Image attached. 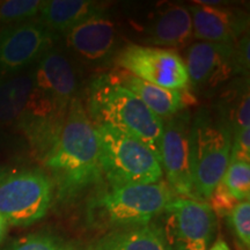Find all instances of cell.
Here are the masks:
<instances>
[{
  "instance_id": "6da1fadb",
  "label": "cell",
  "mask_w": 250,
  "mask_h": 250,
  "mask_svg": "<svg viewBox=\"0 0 250 250\" xmlns=\"http://www.w3.org/2000/svg\"><path fill=\"white\" fill-rule=\"evenodd\" d=\"M42 161L59 201H70L101 181L98 133L78 98L71 101L58 138Z\"/></svg>"
},
{
  "instance_id": "7a4b0ae2",
  "label": "cell",
  "mask_w": 250,
  "mask_h": 250,
  "mask_svg": "<svg viewBox=\"0 0 250 250\" xmlns=\"http://www.w3.org/2000/svg\"><path fill=\"white\" fill-rule=\"evenodd\" d=\"M86 111L94 126H110L129 134L147 146L161 161L164 121L107 73L90 81Z\"/></svg>"
},
{
  "instance_id": "3957f363",
  "label": "cell",
  "mask_w": 250,
  "mask_h": 250,
  "mask_svg": "<svg viewBox=\"0 0 250 250\" xmlns=\"http://www.w3.org/2000/svg\"><path fill=\"white\" fill-rule=\"evenodd\" d=\"M99 161L111 189L161 181L160 162L147 146L110 126H95Z\"/></svg>"
},
{
  "instance_id": "277c9868",
  "label": "cell",
  "mask_w": 250,
  "mask_h": 250,
  "mask_svg": "<svg viewBox=\"0 0 250 250\" xmlns=\"http://www.w3.org/2000/svg\"><path fill=\"white\" fill-rule=\"evenodd\" d=\"M232 133L208 109L191 121V169L196 201L206 202L223 179L230 159Z\"/></svg>"
},
{
  "instance_id": "5b68a950",
  "label": "cell",
  "mask_w": 250,
  "mask_h": 250,
  "mask_svg": "<svg viewBox=\"0 0 250 250\" xmlns=\"http://www.w3.org/2000/svg\"><path fill=\"white\" fill-rule=\"evenodd\" d=\"M175 193L165 181L111 189L93 203V218L107 226H144L161 213Z\"/></svg>"
},
{
  "instance_id": "8992f818",
  "label": "cell",
  "mask_w": 250,
  "mask_h": 250,
  "mask_svg": "<svg viewBox=\"0 0 250 250\" xmlns=\"http://www.w3.org/2000/svg\"><path fill=\"white\" fill-rule=\"evenodd\" d=\"M152 225L165 250H208L217 230V215L208 202L175 196Z\"/></svg>"
},
{
  "instance_id": "52a82bcc",
  "label": "cell",
  "mask_w": 250,
  "mask_h": 250,
  "mask_svg": "<svg viewBox=\"0 0 250 250\" xmlns=\"http://www.w3.org/2000/svg\"><path fill=\"white\" fill-rule=\"evenodd\" d=\"M52 196L54 182L44 171L11 173L0 183V214L12 226H29L46 214Z\"/></svg>"
},
{
  "instance_id": "ba28073f",
  "label": "cell",
  "mask_w": 250,
  "mask_h": 250,
  "mask_svg": "<svg viewBox=\"0 0 250 250\" xmlns=\"http://www.w3.org/2000/svg\"><path fill=\"white\" fill-rule=\"evenodd\" d=\"M114 62L118 68L166 89H190L183 58L177 50L127 44L117 51Z\"/></svg>"
},
{
  "instance_id": "9c48e42d",
  "label": "cell",
  "mask_w": 250,
  "mask_h": 250,
  "mask_svg": "<svg viewBox=\"0 0 250 250\" xmlns=\"http://www.w3.org/2000/svg\"><path fill=\"white\" fill-rule=\"evenodd\" d=\"M191 112L188 109L164 121L160 164L168 186L175 195L195 199L191 169Z\"/></svg>"
},
{
  "instance_id": "30bf717a",
  "label": "cell",
  "mask_w": 250,
  "mask_h": 250,
  "mask_svg": "<svg viewBox=\"0 0 250 250\" xmlns=\"http://www.w3.org/2000/svg\"><path fill=\"white\" fill-rule=\"evenodd\" d=\"M57 37L39 20L6 27L0 31V73H21L50 51Z\"/></svg>"
},
{
  "instance_id": "8fae6325",
  "label": "cell",
  "mask_w": 250,
  "mask_h": 250,
  "mask_svg": "<svg viewBox=\"0 0 250 250\" xmlns=\"http://www.w3.org/2000/svg\"><path fill=\"white\" fill-rule=\"evenodd\" d=\"M186 64L190 90L195 94L215 93L233 76H236L234 62V43H191L186 51Z\"/></svg>"
},
{
  "instance_id": "7c38bea8",
  "label": "cell",
  "mask_w": 250,
  "mask_h": 250,
  "mask_svg": "<svg viewBox=\"0 0 250 250\" xmlns=\"http://www.w3.org/2000/svg\"><path fill=\"white\" fill-rule=\"evenodd\" d=\"M64 36L72 54L88 66L107 65L117 54L116 24L104 14L88 19Z\"/></svg>"
},
{
  "instance_id": "4fadbf2b",
  "label": "cell",
  "mask_w": 250,
  "mask_h": 250,
  "mask_svg": "<svg viewBox=\"0 0 250 250\" xmlns=\"http://www.w3.org/2000/svg\"><path fill=\"white\" fill-rule=\"evenodd\" d=\"M189 6L193 39L201 42L235 43L248 33L249 17L246 12L220 6Z\"/></svg>"
},
{
  "instance_id": "5bb4252c",
  "label": "cell",
  "mask_w": 250,
  "mask_h": 250,
  "mask_svg": "<svg viewBox=\"0 0 250 250\" xmlns=\"http://www.w3.org/2000/svg\"><path fill=\"white\" fill-rule=\"evenodd\" d=\"M107 74L110 79L134 94L162 121L168 120L197 103L196 95L190 89L173 90L161 88L118 67L109 71Z\"/></svg>"
},
{
  "instance_id": "9a60e30c",
  "label": "cell",
  "mask_w": 250,
  "mask_h": 250,
  "mask_svg": "<svg viewBox=\"0 0 250 250\" xmlns=\"http://www.w3.org/2000/svg\"><path fill=\"white\" fill-rule=\"evenodd\" d=\"M33 73L35 88L58 107L67 110L78 90V78L68 58L51 49L37 62Z\"/></svg>"
},
{
  "instance_id": "2e32d148",
  "label": "cell",
  "mask_w": 250,
  "mask_h": 250,
  "mask_svg": "<svg viewBox=\"0 0 250 250\" xmlns=\"http://www.w3.org/2000/svg\"><path fill=\"white\" fill-rule=\"evenodd\" d=\"M143 43L148 46L179 50L189 46L193 40L189 7L168 5L153 14L142 29Z\"/></svg>"
},
{
  "instance_id": "e0dca14e",
  "label": "cell",
  "mask_w": 250,
  "mask_h": 250,
  "mask_svg": "<svg viewBox=\"0 0 250 250\" xmlns=\"http://www.w3.org/2000/svg\"><path fill=\"white\" fill-rule=\"evenodd\" d=\"M104 7L90 0H49L39 13V21L55 35H65L88 19L103 15Z\"/></svg>"
},
{
  "instance_id": "ac0fdd59",
  "label": "cell",
  "mask_w": 250,
  "mask_h": 250,
  "mask_svg": "<svg viewBox=\"0 0 250 250\" xmlns=\"http://www.w3.org/2000/svg\"><path fill=\"white\" fill-rule=\"evenodd\" d=\"M215 116L232 137L250 125L249 79L239 78L225 87L215 100Z\"/></svg>"
},
{
  "instance_id": "d6986e66",
  "label": "cell",
  "mask_w": 250,
  "mask_h": 250,
  "mask_svg": "<svg viewBox=\"0 0 250 250\" xmlns=\"http://www.w3.org/2000/svg\"><path fill=\"white\" fill-rule=\"evenodd\" d=\"M93 250H165L160 234L152 224L116 228L98 240Z\"/></svg>"
},
{
  "instance_id": "ffe728a7",
  "label": "cell",
  "mask_w": 250,
  "mask_h": 250,
  "mask_svg": "<svg viewBox=\"0 0 250 250\" xmlns=\"http://www.w3.org/2000/svg\"><path fill=\"white\" fill-rule=\"evenodd\" d=\"M221 182L237 202L250 197V161L230 158Z\"/></svg>"
},
{
  "instance_id": "44dd1931",
  "label": "cell",
  "mask_w": 250,
  "mask_h": 250,
  "mask_svg": "<svg viewBox=\"0 0 250 250\" xmlns=\"http://www.w3.org/2000/svg\"><path fill=\"white\" fill-rule=\"evenodd\" d=\"M6 250H86L77 243L51 234H31L12 243Z\"/></svg>"
},
{
  "instance_id": "7402d4cb",
  "label": "cell",
  "mask_w": 250,
  "mask_h": 250,
  "mask_svg": "<svg viewBox=\"0 0 250 250\" xmlns=\"http://www.w3.org/2000/svg\"><path fill=\"white\" fill-rule=\"evenodd\" d=\"M44 1L41 0H6L0 2V22L21 23L36 17Z\"/></svg>"
},
{
  "instance_id": "603a6c76",
  "label": "cell",
  "mask_w": 250,
  "mask_h": 250,
  "mask_svg": "<svg viewBox=\"0 0 250 250\" xmlns=\"http://www.w3.org/2000/svg\"><path fill=\"white\" fill-rule=\"evenodd\" d=\"M229 224L240 243L249 249L250 246V201L239 202L228 214Z\"/></svg>"
},
{
  "instance_id": "cb8c5ba5",
  "label": "cell",
  "mask_w": 250,
  "mask_h": 250,
  "mask_svg": "<svg viewBox=\"0 0 250 250\" xmlns=\"http://www.w3.org/2000/svg\"><path fill=\"white\" fill-rule=\"evenodd\" d=\"M18 108L11 79H0V123H17Z\"/></svg>"
},
{
  "instance_id": "d4e9b609",
  "label": "cell",
  "mask_w": 250,
  "mask_h": 250,
  "mask_svg": "<svg viewBox=\"0 0 250 250\" xmlns=\"http://www.w3.org/2000/svg\"><path fill=\"white\" fill-rule=\"evenodd\" d=\"M208 201H210L208 205L211 206L214 214L221 215V217H227V215L232 212L234 206L239 203L229 192H228L226 187L224 186V183L221 182V181L219 182L218 186L215 187L214 191L212 192Z\"/></svg>"
},
{
  "instance_id": "484cf974",
  "label": "cell",
  "mask_w": 250,
  "mask_h": 250,
  "mask_svg": "<svg viewBox=\"0 0 250 250\" xmlns=\"http://www.w3.org/2000/svg\"><path fill=\"white\" fill-rule=\"evenodd\" d=\"M249 33L243 34L234 43V62H235L236 76L248 78L249 74Z\"/></svg>"
},
{
  "instance_id": "4316f807",
  "label": "cell",
  "mask_w": 250,
  "mask_h": 250,
  "mask_svg": "<svg viewBox=\"0 0 250 250\" xmlns=\"http://www.w3.org/2000/svg\"><path fill=\"white\" fill-rule=\"evenodd\" d=\"M230 158L250 161V126L245 127L232 137Z\"/></svg>"
},
{
  "instance_id": "83f0119b",
  "label": "cell",
  "mask_w": 250,
  "mask_h": 250,
  "mask_svg": "<svg viewBox=\"0 0 250 250\" xmlns=\"http://www.w3.org/2000/svg\"><path fill=\"white\" fill-rule=\"evenodd\" d=\"M7 228H8L7 221H6L4 217L0 214V245H1L2 241L5 240L6 234H7Z\"/></svg>"
},
{
  "instance_id": "f1b7e54d",
  "label": "cell",
  "mask_w": 250,
  "mask_h": 250,
  "mask_svg": "<svg viewBox=\"0 0 250 250\" xmlns=\"http://www.w3.org/2000/svg\"><path fill=\"white\" fill-rule=\"evenodd\" d=\"M208 250H230V249L226 243V241H224L223 239H219L213 243V246Z\"/></svg>"
},
{
  "instance_id": "f546056e",
  "label": "cell",
  "mask_w": 250,
  "mask_h": 250,
  "mask_svg": "<svg viewBox=\"0 0 250 250\" xmlns=\"http://www.w3.org/2000/svg\"><path fill=\"white\" fill-rule=\"evenodd\" d=\"M11 173V168L7 167V166L0 165V183H1Z\"/></svg>"
}]
</instances>
